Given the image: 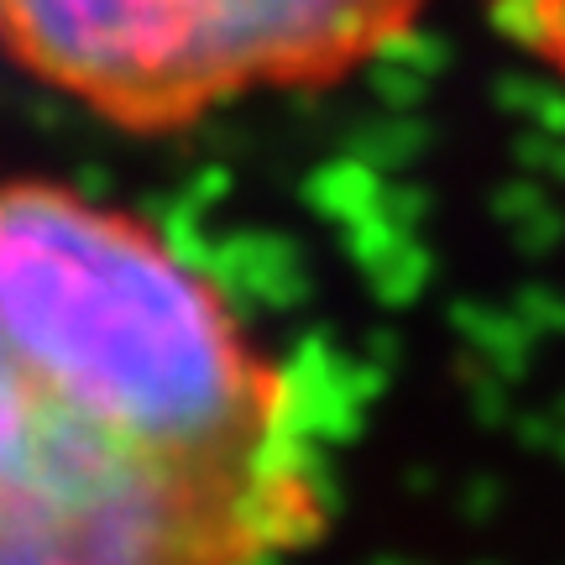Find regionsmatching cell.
<instances>
[{"instance_id": "cell-2", "label": "cell", "mask_w": 565, "mask_h": 565, "mask_svg": "<svg viewBox=\"0 0 565 565\" xmlns=\"http://www.w3.org/2000/svg\"><path fill=\"white\" fill-rule=\"evenodd\" d=\"M424 0H0V58L126 137L194 131L257 95L335 89Z\"/></svg>"}, {"instance_id": "cell-3", "label": "cell", "mask_w": 565, "mask_h": 565, "mask_svg": "<svg viewBox=\"0 0 565 565\" xmlns=\"http://www.w3.org/2000/svg\"><path fill=\"white\" fill-rule=\"evenodd\" d=\"M487 17L519 53L565 84V0H487Z\"/></svg>"}, {"instance_id": "cell-1", "label": "cell", "mask_w": 565, "mask_h": 565, "mask_svg": "<svg viewBox=\"0 0 565 565\" xmlns=\"http://www.w3.org/2000/svg\"><path fill=\"white\" fill-rule=\"evenodd\" d=\"M330 482L294 372L158 221L0 179V565H288Z\"/></svg>"}]
</instances>
